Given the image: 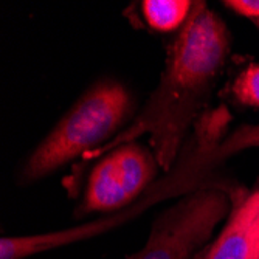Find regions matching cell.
<instances>
[{
    "mask_svg": "<svg viewBox=\"0 0 259 259\" xmlns=\"http://www.w3.org/2000/svg\"><path fill=\"white\" fill-rule=\"evenodd\" d=\"M227 53L224 22L203 2L194 4L171 47L161 87L143 120V131L154 132L157 157L163 164L172 160L194 104L206 93Z\"/></svg>",
    "mask_w": 259,
    "mask_h": 259,
    "instance_id": "cell-1",
    "label": "cell"
},
{
    "mask_svg": "<svg viewBox=\"0 0 259 259\" xmlns=\"http://www.w3.org/2000/svg\"><path fill=\"white\" fill-rule=\"evenodd\" d=\"M131 106L129 92L121 84H95L34 149L22 177L39 180L97 146L123 124Z\"/></svg>",
    "mask_w": 259,
    "mask_h": 259,
    "instance_id": "cell-2",
    "label": "cell"
},
{
    "mask_svg": "<svg viewBox=\"0 0 259 259\" xmlns=\"http://www.w3.org/2000/svg\"><path fill=\"white\" fill-rule=\"evenodd\" d=\"M228 208L221 190L203 188L186 194L155 218L143 248L129 259L202 257Z\"/></svg>",
    "mask_w": 259,
    "mask_h": 259,
    "instance_id": "cell-3",
    "label": "cell"
},
{
    "mask_svg": "<svg viewBox=\"0 0 259 259\" xmlns=\"http://www.w3.org/2000/svg\"><path fill=\"white\" fill-rule=\"evenodd\" d=\"M155 176L152 155L138 145H123L92 169L85 188L84 211L104 213L131 203Z\"/></svg>",
    "mask_w": 259,
    "mask_h": 259,
    "instance_id": "cell-4",
    "label": "cell"
},
{
    "mask_svg": "<svg viewBox=\"0 0 259 259\" xmlns=\"http://www.w3.org/2000/svg\"><path fill=\"white\" fill-rule=\"evenodd\" d=\"M200 259H259V191L234 206Z\"/></svg>",
    "mask_w": 259,
    "mask_h": 259,
    "instance_id": "cell-5",
    "label": "cell"
},
{
    "mask_svg": "<svg viewBox=\"0 0 259 259\" xmlns=\"http://www.w3.org/2000/svg\"><path fill=\"white\" fill-rule=\"evenodd\" d=\"M193 5L188 0H146L143 2V13L154 30L172 31L183 27Z\"/></svg>",
    "mask_w": 259,
    "mask_h": 259,
    "instance_id": "cell-6",
    "label": "cell"
},
{
    "mask_svg": "<svg viewBox=\"0 0 259 259\" xmlns=\"http://www.w3.org/2000/svg\"><path fill=\"white\" fill-rule=\"evenodd\" d=\"M236 98L245 104L259 106V65H251L238 78L233 87Z\"/></svg>",
    "mask_w": 259,
    "mask_h": 259,
    "instance_id": "cell-7",
    "label": "cell"
},
{
    "mask_svg": "<svg viewBox=\"0 0 259 259\" xmlns=\"http://www.w3.org/2000/svg\"><path fill=\"white\" fill-rule=\"evenodd\" d=\"M224 4L241 16L250 19H259V0H231V2H224Z\"/></svg>",
    "mask_w": 259,
    "mask_h": 259,
    "instance_id": "cell-8",
    "label": "cell"
}]
</instances>
